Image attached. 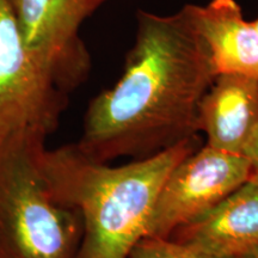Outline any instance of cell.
Here are the masks:
<instances>
[{
    "label": "cell",
    "mask_w": 258,
    "mask_h": 258,
    "mask_svg": "<svg viewBox=\"0 0 258 258\" xmlns=\"http://www.w3.org/2000/svg\"><path fill=\"white\" fill-rule=\"evenodd\" d=\"M215 76L189 5L166 16L140 10L123 73L90 102L77 147L109 163L195 138L200 104Z\"/></svg>",
    "instance_id": "obj_1"
},
{
    "label": "cell",
    "mask_w": 258,
    "mask_h": 258,
    "mask_svg": "<svg viewBox=\"0 0 258 258\" xmlns=\"http://www.w3.org/2000/svg\"><path fill=\"white\" fill-rule=\"evenodd\" d=\"M196 148L190 138L121 166L90 159L77 145L40 152L50 192L83 219L76 258H129L146 235L158 194L171 170Z\"/></svg>",
    "instance_id": "obj_2"
},
{
    "label": "cell",
    "mask_w": 258,
    "mask_h": 258,
    "mask_svg": "<svg viewBox=\"0 0 258 258\" xmlns=\"http://www.w3.org/2000/svg\"><path fill=\"white\" fill-rule=\"evenodd\" d=\"M46 137L16 135L0 145V258H76L83 219L54 198L40 167Z\"/></svg>",
    "instance_id": "obj_3"
},
{
    "label": "cell",
    "mask_w": 258,
    "mask_h": 258,
    "mask_svg": "<svg viewBox=\"0 0 258 258\" xmlns=\"http://www.w3.org/2000/svg\"><path fill=\"white\" fill-rule=\"evenodd\" d=\"M67 95L25 46L10 0H0V145L24 133L48 137Z\"/></svg>",
    "instance_id": "obj_4"
},
{
    "label": "cell",
    "mask_w": 258,
    "mask_h": 258,
    "mask_svg": "<svg viewBox=\"0 0 258 258\" xmlns=\"http://www.w3.org/2000/svg\"><path fill=\"white\" fill-rule=\"evenodd\" d=\"M243 154L206 145L183 158L163 183L145 237L169 238L219 205L252 175Z\"/></svg>",
    "instance_id": "obj_5"
},
{
    "label": "cell",
    "mask_w": 258,
    "mask_h": 258,
    "mask_svg": "<svg viewBox=\"0 0 258 258\" xmlns=\"http://www.w3.org/2000/svg\"><path fill=\"white\" fill-rule=\"evenodd\" d=\"M105 0H10L25 46L63 93L88 78L91 57L84 22Z\"/></svg>",
    "instance_id": "obj_6"
},
{
    "label": "cell",
    "mask_w": 258,
    "mask_h": 258,
    "mask_svg": "<svg viewBox=\"0 0 258 258\" xmlns=\"http://www.w3.org/2000/svg\"><path fill=\"white\" fill-rule=\"evenodd\" d=\"M169 238L222 257L235 258L258 247V173L214 208L177 228Z\"/></svg>",
    "instance_id": "obj_7"
},
{
    "label": "cell",
    "mask_w": 258,
    "mask_h": 258,
    "mask_svg": "<svg viewBox=\"0 0 258 258\" xmlns=\"http://www.w3.org/2000/svg\"><path fill=\"white\" fill-rule=\"evenodd\" d=\"M258 122V78L240 74H218L203 96L199 128L207 145L241 154Z\"/></svg>",
    "instance_id": "obj_8"
},
{
    "label": "cell",
    "mask_w": 258,
    "mask_h": 258,
    "mask_svg": "<svg viewBox=\"0 0 258 258\" xmlns=\"http://www.w3.org/2000/svg\"><path fill=\"white\" fill-rule=\"evenodd\" d=\"M189 10L217 76L258 78V31L235 0H211L203 6L189 5Z\"/></svg>",
    "instance_id": "obj_9"
},
{
    "label": "cell",
    "mask_w": 258,
    "mask_h": 258,
    "mask_svg": "<svg viewBox=\"0 0 258 258\" xmlns=\"http://www.w3.org/2000/svg\"><path fill=\"white\" fill-rule=\"evenodd\" d=\"M129 258H231L222 257L200 249L194 245L180 243L171 238L145 237L132 251Z\"/></svg>",
    "instance_id": "obj_10"
},
{
    "label": "cell",
    "mask_w": 258,
    "mask_h": 258,
    "mask_svg": "<svg viewBox=\"0 0 258 258\" xmlns=\"http://www.w3.org/2000/svg\"><path fill=\"white\" fill-rule=\"evenodd\" d=\"M241 154L249 159L251 165H252L253 172L258 173V122L251 132Z\"/></svg>",
    "instance_id": "obj_11"
},
{
    "label": "cell",
    "mask_w": 258,
    "mask_h": 258,
    "mask_svg": "<svg viewBox=\"0 0 258 258\" xmlns=\"http://www.w3.org/2000/svg\"><path fill=\"white\" fill-rule=\"evenodd\" d=\"M235 258H258V247L249 251V252L241 254V256H239V257H235Z\"/></svg>",
    "instance_id": "obj_12"
},
{
    "label": "cell",
    "mask_w": 258,
    "mask_h": 258,
    "mask_svg": "<svg viewBox=\"0 0 258 258\" xmlns=\"http://www.w3.org/2000/svg\"><path fill=\"white\" fill-rule=\"evenodd\" d=\"M252 23H253V25H254V28H256L257 31H258V18L256 19V21H253Z\"/></svg>",
    "instance_id": "obj_13"
}]
</instances>
